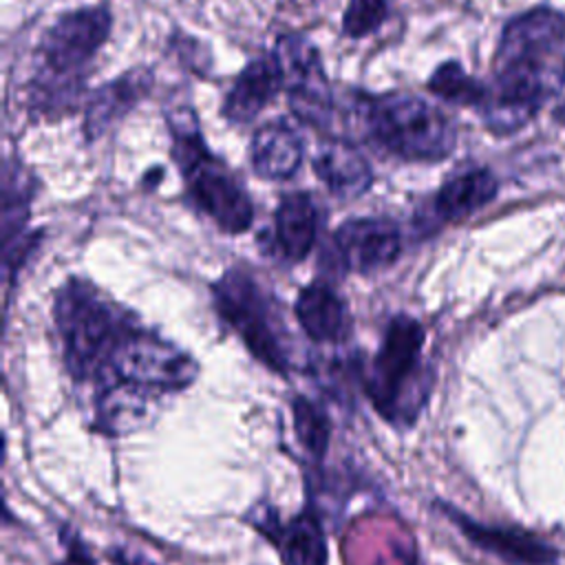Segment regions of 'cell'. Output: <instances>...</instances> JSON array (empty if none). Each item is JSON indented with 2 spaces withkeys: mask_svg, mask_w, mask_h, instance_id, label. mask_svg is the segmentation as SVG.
Here are the masks:
<instances>
[{
  "mask_svg": "<svg viewBox=\"0 0 565 565\" xmlns=\"http://www.w3.org/2000/svg\"><path fill=\"white\" fill-rule=\"evenodd\" d=\"M263 532L278 543L282 565H327V539L316 512L307 510L285 525H260Z\"/></svg>",
  "mask_w": 565,
  "mask_h": 565,
  "instance_id": "20",
  "label": "cell"
},
{
  "mask_svg": "<svg viewBox=\"0 0 565 565\" xmlns=\"http://www.w3.org/2000/svg\"><path fill=\"white\" fill-rule=\"evenodd\" d=\"M271 53L280 66L291 113L311 128H327L333 117V90L318 46L302 33H282Z\"/></svg>",
  "mask_w": 565,
  "mask_h": 565,
  "instance_id": "9",
  "label": "cell"
},
{
  "mask_svg": "<svg viewBox=\"0 0 565 565\" xmlns=\"http://www.w3.org/2000/svg\"><path fill=\"white\" fill-rule=\"evenodd\" d=\"M311 166L327 190L342 201L358 199L373 185L369 159L342 137H324L316 148Z\"/></svg>",
  "mask_w": 565,
  "mask_h": 565,
  "instance_id": "12",
  "label": "cell"
},
{
  "mask_svg": "<svg viewBox=\"0 0 565 565\" xmlns=\"http://www.w3.org/2000/svg\"><path fill=\"white\" fill-rule=\"evenodd\" d=\"M291 411H294V428H296L300 446L313 459H322V455L329 448V439H331V424H329L324 411L318 408L307 397H296Z\"/></svg>",
  "mask_w": 565,
  "mask_h": 565,
  "instance_id": "23",
  "label": "cell"
},
{
  "mask_svg": "<svg viewBox=\"0 0 565 565\" xmlns=\"http://www.w3.org/2000/svg\"><path fill=\"white\" fill-rule=\"evenodd\" d=\"M294 311L305 335L318 344L342 342L351 331V318L344 300L324 280H313L302 287Z\"/></svg>",
  "mask_w": 565,
  "mask_h": 565,
  "instance_id": "15",
  "label": "cell"
},
{
  "mask_svg": "<svg viewBox=\"0 0 565 565\" xmlns=\"http://www.w3.org/2000/svg\"><path fill=\"white\" fill-rule=\"evenodd\" d=\"M333 249L344 269L377 274L391 267L402 252V232L391 218H347L333 234Z\"/></svg>",
  "mask_w": 565,
  "mask_h": 565,
  "instance_id": "10",
  "label": "cell"
},
{
  "mask_svg": "<svg viewBox=\"0 0 565 565\" xmlns=\"http://www.w3.org/2000/svg\"><path fill=\"white\" fill-rule=\"evenodd\" d=\"M210 289L216 313L243 340L249 353L274 373L287 375L291 369L287 329L271 296L256 278L247 269L232 267Z\"/></svg>",
  "mask_w": 565,
  "mask_h": 565,
  "instance_id": "7",
  "label": "cell"
},
{
  "mask_svg": "<svg viewBox=\"0 0 565 565\" xmlns=\"http://www.w3.org/2000/svg\"><path fill=\"white\" fill-rule=\"evenodd\" d=\"M305 150L302 139L285 119H271L263 124L249 146V161L256 177L267 181H287L291 179L300 163Z\"/></svg>",
  "mask_w": 565,
  "mask_h": 565,
  "instance_id": "16",
  "label": "cell"
},
{
  "mask_svg": "<svg viewBox=\"0 0 565 565\" xmlns=\"http://www.w3.org/2000/svg\"><path fill=\"white\" fill-rule=\"evenodd\" d=\"M424 342L426 331L419 320L406 313L393 316L364 375L373 408L393 426H411L426 404Z\"/></svg>",
  "mask_w": 565,
  "mask_h": 565,
  "instance_id": "6",
  "label": "cell"
},
{
  "mask_svg": "<svg viewBox=\"0 0 565 565\" xmlns=\"http://www.w3.org/2000/svg\"><path fill=\"white\" fill-rule=\"evenodd\" d=\"M318 238V207L309 192L294 190L280 196L274 212V241L287 263L309 256Z\"/></svg>",
  "mask_w": 565,
  "mask_h": 565,
  "instance_id": "17",
  "label": "cell"
},
{
  "mask_svg": "<svg viewBox=\"0 0 565 565\" xmlns=\"http://www.w3.org/2000/svg\"><path fill=\"white\" fill-rule=\"evenodd\" d=\"M282 90V73L274 53L252 60L230 86L223 99V117L232 124L254 121Z\"/></svg>",
  "mask_w": 565,
  "mask_h": 565,
  "instance_id": "14",
  "label": "cell"
},
{
  "mask_svg": "<svg viewBox=\"0 0 565 565\" xmlns=\"http://www.w3.org/2000/svg\"><path fill=\"white\" fill-rule=\"evenodd\" d=\"M444 514L461 530V534L479 545L481 550L499 556L505 563L512 565H552L556 561V552L545 545L541 539L514 530V527H497V525H483L466 514L457 512L455 508L439 503Z\"/></svg>",
  "mask_w": 565,
  "mask_h": 565,
  "instance_id": "11",
  "label": "cell"
},
{
  "mask_svg": "<svg viewBox=\"0 0 565 565\" xmlns=\"http://www.w3.org/2000/svg\"><path fill=\"white\" fill-rule=\"evenodd\" d=\"M196 362L159 333L132 322L115 344L97 386L124 382L146 391H181L196 377Z\"/></svg>",
  "mask_w": 565,
  "mask_h": 565,
  "instance_id": "8",
  "label": "cell"
},
{
  "mask_svg": "<svg viewBox=\"0 0 565 565\" xmlns=\"http://www.w3.org/2000/svg\"><path fill=\"white\" fill-rule=\"evenodd\" d=\"M554 119H556L561 126H565V102L554 110Z\"/></svg>",
  "mask_w": 565,
  "mask_h": 565,
  "instance_id": "27",
  "label": "cell"
},
{
  "mask_svg": "<svg viewBox=\"0 0 565 565\" xmlns=\"http://www.w3.org/2000/svg\"><path fill=\"white\" fill-rule=\"evenodd\" d=\"M499 192L494 174L486 168H472L450 177L433 196V212L439 221L457 223L486 207Z\"/></svg>",
  "mask_w": 565,
  "mask_h": 565,
  "instance_id": "19",
  "label": "cell"
},
{
  "mask_svg": "<svg viewBox=\"0 0 565 565\" xmlns=\"http://www.w3.org/2000/svg\"><path fill=\"white\" fill-rule=\"evenodd\" d=\"M64 364L75 382H99L106 362L137 318L110 302L93 282L66 278L53 300Z\"/></svg>",
  "mask_w": 565,
  "mask_h": 565,
  "instance_id": "4",
  "label": "cell"
},
{
  "mask_svg": "<svg viewBox=\"0 0 565 565\" xmlns=\"http://www.w3.org/2000/svg\"><path fill=\"white\" fill-rule=\"evenodd\" d=\"M388 18L386 0H349L342 13L344 35L360 40L375 33Z\"/></svg>",
  "mask_w": 565,
  "mask_h": 565,
  "instance_id": "24",
  "label": "cell"
},
{
  "mask_svg": "<svg viewBox=\"0 0 565 565\" xmlns=\"http://www.w3.org/2000/svg\"><path fill=\"white\" fill-rule=\"evenodd\" d=\"M172 137V159L179 166L192 203L225 234H243L254 221V203L236 174L207 148L196 113L179 106L166 117Z\"/></svg>",
  "mask_w": 565,
  "mask_h": 565,
  "instance_id": "3",
  "label": "cell"
},
{
  "mask_svg": "<svg viewBox=\"0 0 565 565\" xmlns=\"http://www.w3.org/2000/svg\"><path fill=\"white\" fill-rule=\"evenodd\" d=\"M110 561H113V565H157L146 554L135 552L130 547H115V550H110Z\"/></svg>",
  "mask_w": 565,
  "mask_h": 565,
  "instance_id": "26",
  "label": "cell"
},
{
  "mask_svg": "<svg viewBox=\"0 0 565 565\" xmlns=\"http://www.w3.org/2000/svg\"><path fill=\"white\" fill-rule=\"evenodd\" d=\"M426 86L430 93H435L444 102H450L457 106H472V108H481L488 93V86L470 77L461 68V64L455 60L439 64L428 77Z\"/></svg>",
  "mask_w": 565,
  "mask_h": 565,
  "instance_id": "22",
  "label": "cell"
},
{
  "mask_svg": "<svg viewBox=\"0 0 565 565\" xmlns=\"http://www.w3.org/2000/svg\"><path fill=\"white\" fill-rule=\"evenodd\" d=\"M355 110L366 137L402 161L435 163L455 150V124L422 97L411 93H355Z\"/></svg>",
  "mask_w": 565,
  "mask_h": 565,
  "instance_id": "5",
  "label": "cell"
},
{
  "mask_svg": "<svg viewBox=\"0 0 565 565\" xmlns=\"http://www.w3.org/2000/svg\"><path fill=\"white\" fill-rule=\"evenodd\" d=\"M33 194L35 177L18 159H7L2 174V245L24 234Z\"/></svg>",
  "mask_w": 565,
  "mask_h": 565,
  "instance_id": "21",
  "label": "cell"
},
{
  "mask_svg": "<svg viewBox=\"0 0 565 565\" xmlns=\"http://www.w3.org/2000/svg\"><path fill=\"white\" fill-rule=\"evenodd\" d=\"M108 4L64 11L42 33L35 73L26 88V106L35 117H62L77 108L84 79L97 51L110 35Z\"/></svg>",
  "mask_w": 565,
  "mask_h": 565,
  "instance_id": "2",
  "label": "cell"
},
{
  "mask_svg": "<svg viewBox=\"0 0 565 565\" xmlns=\"http://www.w3.org/2000/svg\"><path fill=\"white\" fill-rule=\"evenodd\" d=\"M68 536V547H66V556H64V561H60L57 565H95V561H93V556L88 554V550H86V545L71 532V534H66Z\"/></svg>",
  "mask_w": 565,
  "mask_h": 565,
  "instance_id": "25",
  "label": "cell"
},
{
  "mask_svg": "<svg viewBox=\"0 0 565 565\" xmlns=\"http://www.w3.org/2000/svg\"><path fill=\"white\" fill-rule=\"evenodd\" d=\"M565 86V15L539 7L512 18L494 53V77L479 108L494 135H512Z\"/></svg>",
  "mask_w": 565,
  "mask_h": 565,
  "instance_id": "1",
  "label": "cell"
},
{
  "mask_svg": "<svg viewBox=\"0 0 565 565\" xmlns=\"http://www.w3.org/2000/svg\"><path fill=\"white\" fill-rule=\"evenodd\" d=\"M152 88V73L148 68H130L119 77L102 84L88 95L84 110L86 141L99 139L115 121L130 113Z\"/></svg>",
  "mask_w": 565,
  "mask_h": 565,
  "instance_id": "13",
  "label": "cell"
},
{
  "mask_svg": "<svg viewBox=\"0 0 565 565\" xmlns=\"http://www.w3.org/2000/svg\"><path fill=\"white\" fill-rule=\"evenodd\" d=\"M150 391L113 382L97 388L93 428L108 437H119L137 430L148 419Z\"/></svg>",
  "mask_w": 565,
  "mask_h": 565,
  "instance_id": "18",
  "label": "cell"
}]
</instances>
